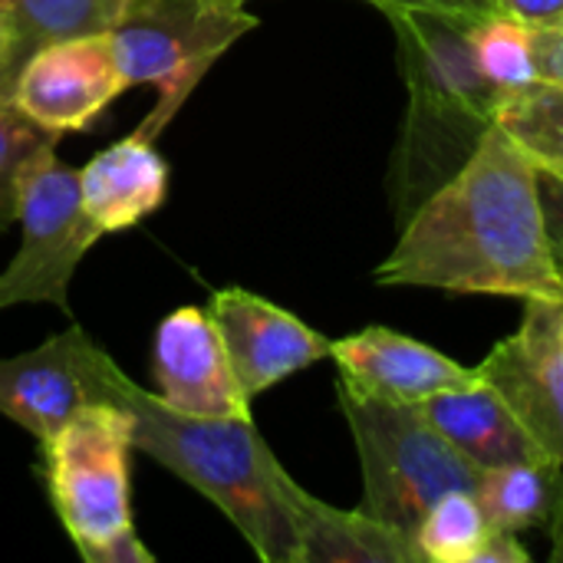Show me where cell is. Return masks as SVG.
I'll return each instance as SVG.
<instances>
[{"label":"cell","instance_id":"3","mask_svg":"<svg viewBox=\"0 0 563 563\" xmlns=\"http://www.w3.org/2000/svg\"><path fill=\"white\" fill-rule=\"evenodd\" d=\"M396 30L409 106L393 155L389 195L399 224L445 185L495 125L498 89L485 79L472 26L435 13L386 16Z\"/></svg>","mask_w":563,"mask_h":563},{"label":"cell","instance_id":"8","mask_svg":"<svg viewBox=\"0 0 563 563\" xmlns=\"http://www.w3.org/2000/svg\"><path fill=\"white\" fill-rule=\"evenodd\" d=\"M109 353L73 323L36 350L0 356V416L30 432L40 445L53 439L76 412L102 399V369Z\"/></svg>","mask_w":563,"mask_h":563},{"label":"cell","instance_id":"15","mask_svg":"<svg viewBox=\"0 0 563 563\" xmlns=\"http://www.w3.org/2000/svg\"><path fill=\"white\" fill-rule=\"evenodd\" d=\"M419 409L482 472L548 459L538 439L482 376H475L462 389L429 396L426 402H419Z\"/></svg>","mask_w":563,"mask_h":563},{"label":"cell","instance_id":"23","mask_svg":"<svg viewBox=\"0 0 563 563\" xmlns=\"http://www.w3.org/2000/svg\"><path fill=\"white\" fill-rule=\"evenodd\" d=\"M373 3L383 16H396V13H435V16H449L459 23L475 26L478 20L498 13L495 0H366Z\"/></svg>","mask_w":563,"mask_h":563},{"label":"cell","instance_id":"18","mask_svg":"<svg viewBox=\"0 0 563 563\" xmlns=\"http://www.w3.org/2000/svg\"><path fill=\"white\" fill-rule=\"evenodd\" d=\"M475 498L498 531L521 534L541 525L551 528L563 505V465L541 459L485 468Z\"/></svg>","mask_w":563,"mask_h":563},{"label":"cell","instance_id":"4","mask_svg":"<svg viewBox=\"0 0 563 563\" xmlns=\"http://www.w3.org/2000/svg\"><path fill=\"white\" fill-rule=\"evenodd\" d=\"M46 492L73 548L89 563H155L142 548L129 501L132 416L92 402L43 445Z\"/></svg>","mask_w":563,"mask_h":563},{"label":"cell","instance_id":"29","mask_svg":"<svg viewBox=\"0 0 563 563\" xmlns=\"http://www.w3.org/2000/svg\"><path fill=\"white\" fill-rule=\"evenodd\" d=\"M238 3H244V7H247V3H251V0H238Z\"/></svg>","mask_w":563,"mask_h":563},{"label":"cell","instance_id":"20","mask_svg":"<svg viewBox=\"0 0 563 563\" xmlns=\"http://www.w3.org/2000/svg\"><path fill=\"white\" fill-rule=\"evenodd\" d=\"M492 531L475 492H445L419 521L416 548L426 563H478Z\"/></svg>","mask_w":563,"mask_h":563},{"label":"cell","instance_id":"13","mask_svg":"<svg viewBox=\"0 0 563 563\" xmlns=\"http://www.w3.org/2000/svg\"><path fill=\"white\" fill-rule=\"evenodd\" d=\"M330 360L356 389L412 406L426 402L429 396L462 389L478 376V369L462 366L442 350L389 327H366L353 336L333 340Z\"/></svg>","mask_w":563,"mask_h":563},{"label":"cell","instance_id":"22","mask_svg":"<svg viewBox=\"0 0 563 563\" xmlns=\"http://www.w3.org/2000/svg\"><path fill=\"white\" fill-rule=\"evenodd\" d=\"M56 132L36 125L26 112L16 109L10 96H0V231L16 224L20 181L26 165L43 148H56Z\"/></svg>","mask_w":563,"mask_h":563},{"label":"cell","instance_id":"25","mask_svg":"<svg viewBox=\"0 0 563 563\" xmlns=\"http://www.w3.org/2000/svg\"><path fill=\"white\" fill-rule=\"evenodd\" d=\"M501 13L531 26H563V0H495Z\"/></svg>","mask_w":563,"mask_h":563},{"label":"cell","instance_id":"17","mask_svg":"<svg viewBox=\"0 0 563 563\" xmlns=\"http://www.w3.org/2000/svg\"><path fill=\"white\" fill-rule=\"evenodd\" d=\"M122 0H0V96L46 43L109 30Z\"/></svg>","mask_w":563,"mask_h":563},{"label":"cell","instance_id":"2","mask_svg":"<svg viewBox=\"0 0 563 563\" xmlns=\"http://www.w3.org/2000/svg\"><path fill=\"white\" fill-rule=\"evenodd\" d=\"M102 399L132 416V445L201 492L267 563H300L294 492L297 482L277 462L247 419H198L168 409L135 386L109 356Z\"/></svg>","mask_w":563,"mask_h":563},{"label":"cell","instance_id":"1","mask_svg":"<svg viewBox=\"0 0 563 563\" xmlns=\"http://www.w3.org/2000/svg\"><path fill=\"white\" fill-rule=\"evenodd\" d=\"M376 284L563 303L541 175L498 125L402 221Z\"/></svg>","mask_w":563,"mask_h":563},{"label":"cell","instance_id":"28","mask_svg":"<svg viewBox=\"0 0 563 563\" xmlns=\"http://www.w3.org/2000/svg\"><path fill=\"white\" fill-rule=\"evenodd\" d=\"M554 247H558V261H561V274H563V231L554 234Z\"/></svg>","mask_w":563,"mask_h":563},{"label":"cell","instance_id":"12","mask_svg":"<svg viewBox=\"0 0 563 563\" xmlns=\"http://www.w3.org/2000/svg\"><path fill=\"white\" fill-rule=\"evenodd\" d=\"M158 399L198 419H247L251 399L238 386L224 340L208 307H178L158 330L152 346Z\"/></svg>","mask_w":563,"mask_h":563},{"label":"cell","instance_id":"10","mask_svg":"<svg viewBox=\"0 0 563 563\" xmlns=\"http://www.w3.org/2000/svg\"><path fill=\"white\" fill-rule=\"evenodd\" d=\"M475 369L563 465V303L528 300L521 327Z\"/></svg>","mask_w":563,"mask_h":563},{"label":"cell","instance_id":"7","mask_svg":"<svg viewBox=\"0 0 563 563\" xmlns=\"http://www.w3.org/2000/svg\"><path fill=\"white\" fill-rule=\"evenodd\" d=\"M16 224L23 241L0 274V310L53 303L69 313V280L102 228L82 211L79 175L56 148H43L23 172Z\"/></svg>","mask_w":563,"mask_h":563},{"label":"cell","instance_id":"9","mask_svg":"<svg viewBox=\"0 0 563 563\" xmlns=\"http://www.w3.org/2000/svg\"><path fill=\"white\" fill-rule=\"evenodd\" d=\"M129 89L109 33L66 36L40 46L16 73L10 99L36 125L56 132H86Z\"/></svg>","mask_w":563,"mask_h":563},{"label":"cell","instance_id":"5","mask_svg":"<svg viewBox=\"0 0 563 563\" xmlns=\"http://www.w3.org/2000/svg\"><path fill=\"white\" fill-rule=\"evenodd\" d=\"M340 412L353 432L363 468V511L416 541L426 511L445 492H475V468L412 402L369 396L336 379Z\"/></svg>","mask_w":563,"mask_h":563},{"label":"cell","instance_id":"26","mask_svg":"<svg viewBox=\"0 0 563 563\" xmlns=\"http://www.w3.org/2000/svg\"><path fill=\"white\" fill-rule=\"evenodd\" d=\"M531 561V554L521 548V541H518V534H508V531H492V538H488V544H485V551L478 554V563H528Z\"/></svg>","mask_w":563,"mask_h":563},{"label":"cell","instance_id":"16","mask_svg":"<svg viewBox=\"0 0 563 563\" xmlns=\"http://www.w3.org/2000/svg\"><path fill=\"white\" fill-rule=\"evenodd\" d=\"M294 525L300 563H426L416 541L360 511H340L297 485Z\"/></svg>","mask_w":563,"mask_h":563},{"label":"cell","instance_id":"21","mask_svg":"<svg viewBox=\"0 0 563 563\" xmlns=\"http://www.w3.org/2000/svg\"><path fill=\"white\" fill-rule=\"evenodd\" d=\"M472 46L485 79L498 92H511L541 79L534 56V26L518 16L498 10L478 20L472 26Z\"/></svg>","mask_w":563,"mask_h":563},{"label":"cell","instance_id":"14","mask_svg":"<svg viewBox=\"0 0 563 563\" xmlns=\"http://www.w3.org/2000/svg\"><path fill=\"white\" fill-rule=\"evenodd\" d=\"M76 175L82 211L102 228V234L135 228L158 211L168 195V162L152 139L139 132L96 152Z\"/></svg>","mask_w":563,"mask_h":563},{"label":"cell","instance_id":"24","mask_svg":"<svg viewBox=\"0 0 563 563\" xmlns=\"http://www.w3.org/2000/svg\"><path fill=\"white\" fill-rule=\"evenodd\" d=\"M538 76L563 82V26H534Z\"/></svg>","mask_w":563,"mask_h":563},{"label":"cell","instance_id":"6","mask_svg":"<svg viewBox=\"0 0 563 563\" xmlns=\"http://www.w3.org/2000/svg\"><path fill=\"white\" fill-rule=\"evenodd\" d=\"M254 26L257 16L238 0H122L106 30L115 63L129 89H158L155 109L135 132L155 139L218 56Z\"/></svg>","mask_w":563,"mask_h":563},{"label":"cell","instance_id":"27","mask_svg":"<svg viewBox=\"0 0 563 563\" xmlns=\"http://www.w3.org/2000/svg\"><path fill=\"white\" fill-rule=\"evenodd\" d=\"M551 534H554V551H551V561L563 563V505L558 511V518L551 521Z\"/></svg>","mask_w":563,"mask_h":563},{"label":"cell","instance_id":"11","mask_svg":"<svg viewBox=\"0 0 563 563\" xmlns=\"http://www.w3.org/2000/svg\"><path fill=\"white\" fill-rule=\"evenodd\" d=\"M208 313L218 323L231 369L247 399H257L294 373L330 360L333 340L244 287L214 290Z\"/></svg>","mask_w":563,"mask_h":563},{"label":"cell","instance_id":"30","mask_svg":"<svg viewBox=\"0 0 563 563\" xmlns=\"http://www.w3.org/2000/svg\"><path fill=\"white\" fill-rule=\"evenodd\" d=\"M558 188H563V185H558Z\"/></svg>","mask_w":563,"mask_h":563},{"label":"cell","instance_id":"19","mask_svg":"<svg viewBox=\"0 0 563 563\" xmlns=\"http://www.w3.org/2000/svg\"><path fill=\"white\" fill-rule=\"evenodd\" d=\"M495 125L521 148V155L563 185V82L538 79L498 96Z\"/></svg>","mask_w":563,"mask_h":563}]
</instances>
